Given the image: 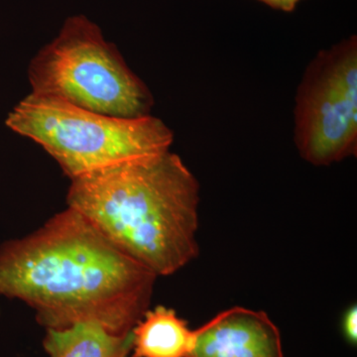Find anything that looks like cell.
Segmentation results:
<instances>
[{
	"label": "cell",
	"instance_id": "obj_5",
	"mask_svg": "<svg viewBox=\"0 0 357 357\" xmlns=\"http://www.w3.org/2000/svg\"><path fill=\"white\" fill-rule=\"evenodd\" d=\"M295 143L314 166L356 154V38L321 52L307 67L296 96Z\"/></svg>",
	"mask_w": 357,
	"mask_h": 357
},
{
	"label": "cell",
	"instance_id": "obj_3",
	"mask_svg": "<svg viewBox=\"0 0 357 357\" xmlns=\"http://www.w3.org/2000/svg\"><path fill=\"white\" fill-rule=\"evenodd\" d=\"M43 147L70 180L170 150L172 130L157 117L121 119L30 93L6 119Z\"/></svg>",
	"mask_w": 357,
	"mask_h": 357
},
{
	"label": "cell",
	"instance_id": "obj_7",
	"mask_svg": "<svg viewBox=\"0 0 357 357\" xmlns=\"http://www.w3.org/2000/svg\"><path fill=\"white\" fill-rule=\"evenodd\" d=\"M131 333L132 357H189L194 331L173 309L158 306L148 310Z\"/></svg>",
	"mask_w": 357,
	"mask_h": 357
},
{
	"label": "cell",
	"instance_id": "obj_9",
	"mask_svg": "<svg viewBox=\"0 0 357 357\" xmlns=\"http://www.w3.org/2000/svg\"><path fill=\"white\" fill-rule=\"evenodd\" d=\"M344 332L345 337L352 344H356L357 338V309L356 307H351L347 314H344Z\"/></svg>",
	"mask_w": 357,
	"mask_h": 357
},
{
	"label": "cell",
	"instance_id": "obj_10",
	"mask_svg": "<svg viewBox=\"0 0 357 357\" xmlns=\"http://www.w3.org/2000/svg\"><path fill=\"white\" fill-rule=\"evenodd\" d=\"M268 6L284 11H292L300 0H261Z\"/></svg>",
	"mask_w": 357,
	"mask_h": 357
},
{
	"label": "cell",
	"instance_id": "obj_1",
	"mask_svg": "<svg viewBox=\"0 0 357 357\" xmlns=\"http://www.w3.org/2000/svg\"><path fill=\"white\" fill-rule=\"evenodd\" d=\"M156 278L69 206L0 246V295L32 307L46 330L96 323L128 335L149 310Z\"/></svg>",
	"mask_w": 357,
	"mask_h": 357
},
{
	"label": "cell",
	"instance_id": "obj_2",
	"mask_svg": "<svg viewBox=\"0 0 357 357\" xmlns=\"http://www.w3.org/2000/svg\"><path fill=\"white\" fill-rule=\"evenodd\" d=\"M70 181L68 206L157 277L199 255V182L170 150Z\"/></svg>",
	"mask_w": 357,
	"mask_h": 357
},
{
	"label": "cell",
	"instance_id": "obj_4",
	"mask_svg": "<svg viewBox=\"0 0 357 357\" xmlns=\"http://www.w3.org/2000/svg\"><path fill=\"white\" fill-rule=\"evenodd\" d=\"M32 93L121 119L150 114L153 98L86 16L68 18L30 64Z\"/></svg>",
	"mask_w": 357,
	"mask_h": 357
},
{
	"label": "cell",
	"instance_id": "obj_6",
	"mask_svg": "<svg viewBox=\"0 0 357 357\" xmlns=\"http://www.w3.org/2000/svg\"><path fill=\"white\" fill-rule=\"evenodd\" d=\"M189 357H284L280 332L266 312L234 307L194 331Z\"/></svg>",
	"mask_w": 357,
	"mask_h": 357
},
{
	"label": "cell",
	"instance_id": "obj_8",
	"mask_svg": "<svg viewBox=\"0 0 357 357\" xmlns=\"http://www.w3.org/2000/svg\"><path fill=\"white\" fill-rule=\"evenodd\" d=\"M44 349L50 357H129L132 333L115 335L96 323L47 330Z\"/></svg>",
	"mask_w": 357,
	"mask_h": 357
}]
</instances>
